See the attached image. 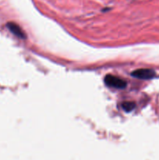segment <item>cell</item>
<instances>
[{"label": "cell", "mask_w": 159, "mask_h": 160, "mask_svg": "<svg viewBox=\"0 0 159 160\" xmlns=\"http://www.w3.org/2000/svg\"><path fill=\"white\" fill-rule=\"evenodd\" d=\"M104 82H105L106 85L108 87L118 89L125 88L127 84L126 81L118 78V77L113 76V75H107L104 78Z\"/></svg>", "instance_id": "cell-1"}, {"label": "cell", "mask_w": 159, "mask_h": 160, "mask_svg": "<svg viewBox=\"0 0 159 160\" xmlns=\"http://www.w3.org/2000/svg\"><path fill=\"white\" fill-rule=\"evenodd\" d=\"M133 78L142 80H149L155 76V72L151 69H139L131 73Z\"/></svg>", "instance_id": "cell-2"}, {"label": "cell", "mask_w": 159, "mask_h": 160, "mask_svg": "<svg viewBox=\"0 0 159 160\" xmlns=\"http://www.w3.org/2000/svg\"><path fill=\"white\" fill-rule=\"evenodd\" d=\"M8 28H9V31L16 35L17 37L20 38L21 39L26 38V34H24L23 31H22L21 28L18 26L17 24H16L15 23H8L7 24Z\"/></svg>", "instance_id": "cell-3"}, {"label": "cell", "mask_w": 159, "mask_h": 160, "mask_svg": "<svg viewBox=\"0 0 159 160\" xmlns=\"http://www.w3.org/2000/svg\"><path fill=\"white\" fill-rule=\"evenodd\" d=\"M135 106V103L132 102H126L123 103V108L126 112H131L132 109H134Z\"/></svg>", "instance_id": "cell-4"}]
</instances>
